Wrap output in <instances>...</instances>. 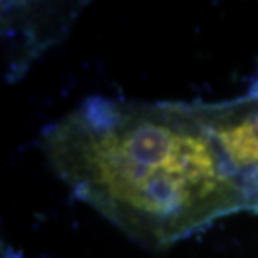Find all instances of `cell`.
Returning <instances> with one entry per match:
<instances>
[{
  "instance_id": "3957f363",
  "label": "cell",
  "mask_w": 258,
  "mask_h": 258,
  "mask_svg": "<svg viewBox=\"0 0 258 258\" xmlns=\"http://www.w3.org/2000/svg\"><path fill=\"white\" fill-rule=\"evenodd\" d=\"M5 258H22V256H19V255H14V253H9Z\"/></svg>"
},
{
  "instance_id": "7a4b0ae2",
  "label": "cell",
  "mask_w": 258,
  "mask_h": 258,
  "mask_svg": "<svg viewBox=\"0 0 258 258\" xmlns=\"http://www.w3.org/2000/svg\"><path fill=\"white\" fill-rule=\"evenodd\" d=\"M64 7L55 4H22L17 7L15 19L22 20L24 44L22 47L27 50V60L32 59L37 49H45L50 42V37H57L62 32V25L67 20L62 19Z\"/></svg>"
},
{
  "instance_id": "6da1fadb",
  "label": "cell",
  "mask_w": 258,
  "mask_h": 258,
  "mask_svg": "<svg viewBox=\"0 0 258 258\" xmlns=\"http://www.w3.org/2000/svg\"><path fill=\"white\" fill-rule=\"evenodd\" d=\"M42 151L77 200L148 248L246 211L200 104L91 97L45 129Z\"/></svg>"
}]
</instances>
